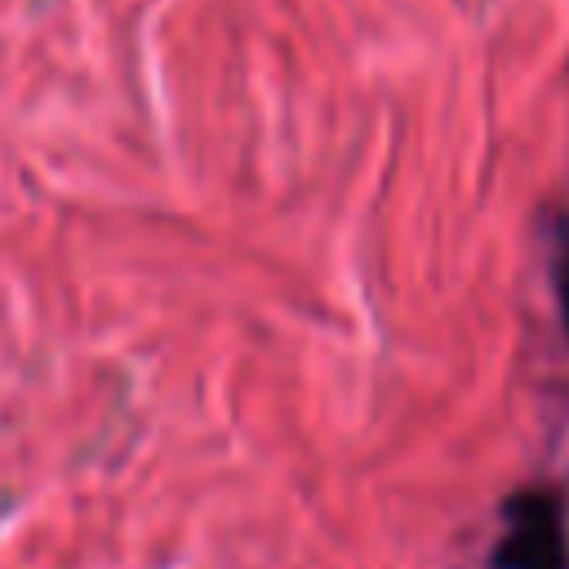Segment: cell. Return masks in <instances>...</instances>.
<instances>
[{
	"label": "cell",
	"instance_id": "1",
	"mask_svg": "<svg viewBox=\"0 0 569 569\" xmlns=\"http://www.w3.org/2000/svg\"><path fill=\"white\" fill-rule=\"evenodd\" d=\"M502 538L493 547V569H569L565 507L560 493L533 485L502 502Z\"/></svg>",
	"mask_w": 569,
	"mask_h": 569
},
{
	"label": "cell",
	"instance_id": "2",
	"mask_svg": "<svg viewBox=\"0 0 569 569\" xmlns=\"http://www.w3.org/2000/svg\"><path fill=\"white\" fill-rule=\"evenodd\" d=\"M551 284H556L560 320H565V333H569V213L551 218Z\"/></svg>",
	"mask_w": 569,
	"mask_h": 569
}]
</instances>
